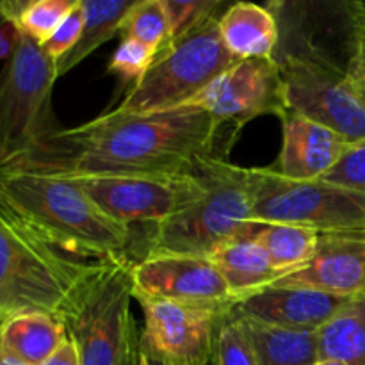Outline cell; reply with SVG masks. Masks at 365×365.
<instances>
[{
    "label": "cell",
    "mask_w": 365,
    "mask_h": 365,
    "mask_svg": "<svg viewBox=\"0 0 365 365\" xmlns=\"http://www.w3.org/2000/svg\"><path fill=\"white\" fill-rule=\"evenodd\" d=\"M43 365H81L75 342L70 337H66V341L61 344V348Z\"/></svg>",
    "instance_id": "cell-34"
},
{
    "label": "cell",
    "mask_w": 365,
    "mask_h": 365,
    "mask_svg": "<svg viewBox=\"0 0 365 365\" xmlns=\"http://www.w3.org/2000/svg\"><path fill=\"white\" fill-rule=\"evenodd\" d=\"M273 285L303 287L334 296L365 292V232L319 234L312 259L282 274Z\"/></svg>",
    "instance_id": "cell-14"
},
{
    "label": "cell",
    "mask_w": 365,
    "mask_h": 365,
    "mask_svg": "<svg viewBox=\"0 0 365 365\" xmlns=\"http://www.w3.org/2000/svg\"><path fill=\"white\" fill-rule=\"evenodd\" d=\"M316 365H344V364L335 362V360H317Z\"/></svg>",
    "instance_id": "cell-36"
},
{
    "label": "cell",
    "mask_w": 365,
    "mask_h": 365,
    "mask_svg": "<svg viewBox=\"0 0 365 365\" xmlns=\"http://www.w3.org/2000/svg\"><path fill=\"white\" fill-rule=\"evenodd\" d=\"M77 0H2L4 20L43 45L70 14Z\"/></svg>",
    "instance_id": "cell-24"
},
{
    "label": "cell",
    "mask_w": 365,
    "mask_h": 365,
    "mask_svg": "<svg viewBox=\"0 0 365 365\" xmlns=\"http://www.w3.org/2000/svg\"><path fill=\"white\" fill-rule=\"evenodd\" d=\"M252 237L262 246L274 269L285 274L312 259L319 232L294 225L257 223Z\"/></svg>",
    "instance_id": "cell-23"
},
{
    "label": "cell",
    "mask_w": 365,
    "mask_h": 365,
    "mask_svg": "<svg viewBox=\"0 0 365 365\" xmlns=\"http://www.w3.org/2000/svg\"><path fill=\"white\" fill-rule=\"evenodd\" d=\"M220 16L175 39L157 53L145 77L125 93L114 113L145 114L185 107L205 91L235 59L220 36Z\"/></svg>",
    "instance_id": "cell-6"
},
{
    "label": "cell",
    "mask_w": 365,
    "mask_h": 365,
    "mask_svg": "<svg viewBox=\"0 0 365 365\" xmlns=\"http://www.w3.org/2000/svg\"><path fill=\"white\" fill-rule=\"evenodd\" d=\"M255 223L294 225L319 234L365 232V195L323 180H292L273 168H246Z\"/></svg>",
    "instance_id": "cell-9"
},
{
    "label": "cell",
    "mask_w": 365,
    "mask_h": 365,
    "mask_svg": "<svg viewBox=\"0 0 365 365\" xmlns=\"http://www.w3.org/2000/svg\"><path fill=\"white\" fill-rule=\"evenodd\" d=\"M150 362V360H148ZM150 365H163V364H157V362H150Z\"/></svg>",
    "instance_id": "cell-40"
},
{
    "label": "cell",
    "mask_w": 365,
    "mask_h": 365,
    "mask_svg": "<svg viewBox=\"0 0 365 365\" xmlns=\"http://www.w3.org/2000/svg\"><path fill=\"white\" fill-rule=\"evenodd\" d=\"M323 180L365 195V141L349 146L346 155L330 173L324 175Z\"/></svg>",
    "instance_id": "cell-30"
},
{
    "label": "cell",
    "mask_w": 365,
    "mask_h": 365,
    "mask_svg": "<svg viewBox=\"0 0 365 365\" xmlns=\"http://www.w3.org/2000/svg\"><path fill=\"white\" fill-rule=\"evenodd\" d=\"M235 319L248 335L259 365H316L319 360L317 331H289Z\"/></svg>",
    "instance_id": "cell-21"
},
{
    "label": "cell",
    "mask_w": 365,
    "mask_h": 365,
    "mask_svg": "<svg viewBox=\"0 0 365 365\" xmlns=\"http://www.w3.org/2000/svg\"><path fill=\"white\" fill-rule=\"evenodd\" d=\"M346 73L351 75L365 88V45L362 43H353V52L346 64Z\"/></svg>",
    "instance_id": "cell-32"
},
{
    "label": "cell",
    "mask_w": 365,
    "mask_h": 365,
    "mask_svg": "<svg viewBox=\"0 0 365 365\" xmlns=\"http://www.w3.org/2000/svg\"><path fill=\"white\" fill-rule=\"evenodd\" d=\"M20 31L9 21L0 24V61H7L13 56L14 48L18 45Z\"/></svg>",
    "instance_id": "cell-31"
},
{
    "label": "cell",
    "mask_w": 365,
    "mask_h": 365,
    "mask_svg": "<svg viewBox=\"0 0 365 365\" xmlns=\"http://www.w3.org/2000/svg\"><path fill=\"white\" fill-rule=\"evenodd\" d=\"M132 4L134 0H82L86 14L84 31L75 48L56 63L57 77L66 75L88 59L98 46L120 34L121 21Z\"/></svg>",
    "instance_id": "cell-22"
},
{
    "label": "cell",
    "mask_w": 365,
    "mask_h": 365,
    "mask_svg": "<svg viewBox=\"0 0 365 365\" xmlns=\"http://www.w3.org/2000/svg\"><path fill=\"white\" fill-rule=\"evenodd\" d=\"M0 192L66 252L98 262L125 257L130 227L107 216L68 177L0 166Z\"/></svg>",
    "instance_id": "cell-3"
},
{
    "label": "cell",
    "mask_w": 365,
    "mask_h": 365,
    "mask_svg": "<svg viewBox=\"0 0 365 365\" xmlns=\"http://www.w3.org/2000/svg\"><path fill=\"white\" fill-rule=\"evenodd\" d=\"M103 262L57 246L0 192V321L21 312L61 319L78 287Z\"/></svg>",
    "instance_id": "cell-2"
},
{
    "label": "cell",
    "mask_w": 365,
    "mask_h": 365,
    "mask_svg": "<svg viewBox=\"0 0 365 365\" xmlns=\"http://www.w3.org/2000/svg\"><path fill=\"white\" fill-rule=\"evenodd\" d=\"M157 50L135 41V39H121L114 50L107 71L116 75L121 82H130L132 86L145 77L146 71L157 57Z\"/></svg>",
    "instance_id": "cell-27"
},
{
    "label": "cell",
    "mask_w": 365,
    "mask_h": 365,
    "mask_svg": "<svg viewBox=\"0 0 365 365\" xmlns=\"http://www.w3.org/2000/svg\"><path fill=\"white\" fill-rule=\"evenodd\" d=\"M145 327L141 353L163 365H212L220 321L228 310L139 298Z\"/></svg>",
    "instance_id": "cell-12"
},
{
    "label": "cell",
    "mask_w": 365,
    "mask_h": 365,
    "mask_svg": "<svg viewBox=\"0 0 365 365\" xmlns=\"http://www.w3.org/2000/svg\"><path fill=\"white\" fill-rule=\"evenodd\" d=\"M212 365H259L248 335L230 310L221 317L217 327Z\"/></svg>",
    "instance_id": "cell-26"
},
{
    "label": "cell",
    "mask_w": 365,
    "mask_h": 365,
    "mask_svg": "<svg viewBox=\"0 0 365 365\" xmlns=\"http://www.w3.org/2000/svg\"><path fill=\"white\" fill-rule=\"evenodd\" d=\"M134 299H164L203 309L230 310L234 294L207 257L182 253H146L132 262Z\"/></svg>",
    "instance_id": "cell-13"
},
{
    "label": "cell",
    "mask_w": 365,
    "mask_h": 365,
    "mask_svg": "<svg viewBox=\"0 0 365 365\" xmlns=\"http://www.w3.org/2000/svg\"><path fill=\"white\" fill-rule=\"evenodd\" d=\"M209 259L227 282L235 303L269 287L282 277L252 235L225 242Z\"/></svg>",
    "instance_id": "cell-18"
},
{
    "label": "cell",
    "mask_w": 365,
    "mask_h": 365,
    "mask_svg": "<svg viewBox=\"0 0 365 365\" xmlns=\"http://www.w3.org/2000/svg\"><path fill=\"white\" fill-rule=\"evenodd\" d=\"M139 365H150V362H148V359H146L145 355H141V362H139Z\"/></svg>",
    "instance_id": "cell-38"
},
{
    "label": "cell",
    "mask_w": 365,
    "mask_h": 365,
    "mask_svg": "<svg viewBox=\"0 0 365 365\" xmlns=\"http://www.w3.org/2000/svg\"><path fill=\"white\" fill-rule=\"evenodd\" d=\"M351 143L298 113L282 121V148L273 170L292 180H319L346 155Z\"/></svg>",
    "instance_id": "cell-16"
},
{
    "label": "cell",
    "mask_w": 365,
    "mask_h": 365,
    "mask_svg": "<svg viewBox=\"0 0 365 365\" xmlns=\"http://www.w3.org/2000/svg\"><path fill=\"white\" fill-rule=\"evenodd\" d=\"M317 353L319 360L365 365V292L349 298L317 330Z\"/></svg>",
    "instance_id": "cell-20"
},
{
    "label": "cell",
    "mask_w": 365,
    "mask_h": 365,
    "mask_svg": "<svg viewBox=\"0 0 365 365\" xmlns=\"http://www.w3.org/2000/svg\"><path fill=\"white\" fill-rule=\"evenodd\" d=\"M6 160V152H4V148L0 146V163H4Z\"/></svg>",
    "instance_id": "cell-37"
},
{
    "label": "cell",
    "mask_w": 365,
    "mask_h": 365,
    "mask_svg": "<svg viewBox=\"0 0 365 365\" xmlns=\"http://www.w3.org/2000/svg\"><path fill=\"white\" fill-rule=\"evenodd\" d=\"M84 6H82V0H77L73 9L63 20V24L41 45L43 50L48 53L50 59H53V63L61 61L66 53H70L75 48V45L81 39L82 31H84Z\"/></svg>",
    "instance_id": "cell-29"
},
{
    "label": "cell",
    "mask_w": 365,
    "mask_h": 365,
    "mask_svg": "<svg viewBox=\"0 0 365 365\" xmlns=\"http://www.w3.org/2000/svg\"><path fill=\"white\" fill-rule=\"evenodd\" d=\"M68 337L59 317L46 312H21L0 321L6 351L25 365H43Z\"/></svg>",
    "instance_id": "cell-19"
},
{
    "label": "cell",
    "mask_w": 365,
    "mask_h": 365,
    "mask_svg": "<svg viewBox=\"0 0 365 365\" xmlns=\"http://www.w3.org/2000/svg\"><path fill=\"white\" fill-rule=\"evenodd\" d=\"M171 27V41L187 36L217 14V0H164Z\"/></svg>",
    "instance_id": "cell-28"
},
{
    "label": "cell",
    "mask_w": 365,
    "mask_h": 365,
    "mask_svg": "<svg viewBox=\"0 0 365 365\" xmlns=\"http://www.w3.org/2000/svg\"><path fill=\"white\" fill-rule=\"evenodd\" d=\"M189 106L209 113L235 138L255 118L274 116L284 121L291 113L280 64L274 57L237 61Z\"/></svg>",
    "instance_id": "cell-11"
},
{
    "label": "cell",
    "mask_w": 365,
    "mask_h": 365,
    "mask_svg": "<svg viewBox=\"0 0 365 365\" xmlns=\"http://www.w3.org/2000/svg\"><path fill=\"white\" fill-rule=\"evenodd\" d=\"M57 78L53 59L20 32L0 73V146L6 160L34 152L64 128L52 107Z\"/></svg>",
    "instance_id": "cell-7"
},
{
    "label": "cell",
    "mask_w": 365,
    "mask_h": 365,
    "mask_svg": "<svg viewBox=\"0 0 365 365\" xmlns=\"http://www.w3.org/2000/svg\"><path fill=\"white\" fill-rule=\"evenodd\" d=\"M0 365H25V364H21L20 360H16L13 355H9V353L6 351V348L2 346V341H0Z\"/></svg>",
    "instance_id": "cell-35"
},
{
    "label": "cell",
    "mask_w": 365,
    "mask_h": 365,
    "mask_svg": "<svg viewBox=\"0 0 365 365\" xmlns=\"http://www.w3.org/2000/svg\"><path fill=\"white\" fill-rule=\"evenodd\" d=\"M237 141L209 113L195 106L145 114L103 113L63 128L27 155L0 166L45 173H191L207 157L227 159Z\"/></svg>",
    "instance_id": "cell-1"
},
{
    "label": "cell",
    "mask_w": 365,
    "mask_h": 365,
    "mask_svg": "<svg viewBox=\"0 0 365 365\" xmlns=\"http://www.w3.org/2000/svg\"><path fill=\"white\" fill-rule=\"evenodd\" d=\"M349 21H351V31L355 43L365 45V2L348 4Z\"/></svg>",
    "instance_id": "cell-33"
},
{
    "label": "cell",
    "mask_w": 365,
    "mask_h": 365,
    "mask_svg": "<svg viewBox=\"0 0 365 365\" xmlns=\"http://www.w3.org/2000/svg\"><path fill=\"white\" fill-rule=\"evenodd\" d=\"M223 45L235 59H273L280 27L273 11L253 2H237L217 20Z\"/></svg>",
    "instance_id": "cell-17"
},
{
    "label": "cell",
    "mask_w": 365,
    "mask_h": 365,
    "mask_svg": "<svg viewBox=\"0 0 365 365\" xmlns=\"http://www.w3.org/2000/svg\"><path fill=\"white\" fill-rule=\"evenodd\" d=\"M132 262L106 260L61 316L81 365H139L141 334L132 314Z\"/></svg>",
    "instance_id": "cell-5"
},
{
    "label": "cell",
    "mask_w": 365,
    "mask_h": 365,
    "mask_svg": "<svg viewBox=\"0 0 365 365\" xmlns=\"http://www.w3.org/2000/svg\"><path fill=\"white\" fill-rule=\"evenodd\" d=\"M203 192L191 207L153 228L146 253L207 257L225 242L253 234L246 168L207 157L195 166Z\"/></svg>",
    "instance_id": "cell-4"
},
{
    "label": "cell",
    "mask_w": 365,
    "mask_h": 365,
    "mask_svg": "<svg viewBox=\"0 0 365 365\" xmlns=\"http://www.w3.org/2000/svg\"><path fill=\"white\" fill-rule=\"evenodd\" d=\"M274 59L292 113L331 128L351 145L365 141V88L346 68L341 70L307 38Z\"/></svg>",
    "instance_id": "cell-8"
},
{
    "label": "cell",
    "mask_w": 365,
    "mask_h": 365,
    "mask_svg": "<svg viewBox=\"0 0 365 365\" xmlns=\"http://www.w3.org/2000/svg\"><path fill=\"white\" fill-rule=\"evenodd\" d=\"M63 177L73 180L107 216L127 227L135 223L159 227L191 207L203 192L195 170L180 175L64 173Z\"/></svg>",
    "instance_id": "cell-10"
},
{
    "label": "cell",
    "mask_w": 365,
    "mask_h": 365,
    "mask_svg": "<svg viewBox=\"0 0 365 365\" xmlns=\"http://www.w3.org/2000/svg\"><path fill=\"white\" fill-rule=\"evenodd\" d=\"M4 14H2V0H0V24H4Z\"/></svg>",
    "instance_id": "cell-39"
},
{
    "label": "cell",
    "mask_w": 365,
    "mask_h": 365,
    "mask_svg": "<svg viewBox=\"0 0 365 365\" xmlns=\"http://www.w3.org/2000/svg\"><path fill=\"white\" fill-rule=\"evenodd\" d=\"M348 299L314 289L269 285L235 303L230 314L239 319L280 330L317 331Z\"/></svg>",
    "instance_id": "cell-15"
},
{
    "label": "cell",
    "mask_w": 365,
    "mask_h": 365,
    "mask_svg": "<svg viewBox=\"0 0 365 365\" xmlns=\"http://www.w3.org/2000/svg\"><path fill=\"white\" fill-rule=\"evenodd\" d=\"M120 36L121 39H135L157 52L170 45L171 27L164 0H134L121 21Z\"/></svg>",
    "instance_id": "cell-25"
}]
</instances>
